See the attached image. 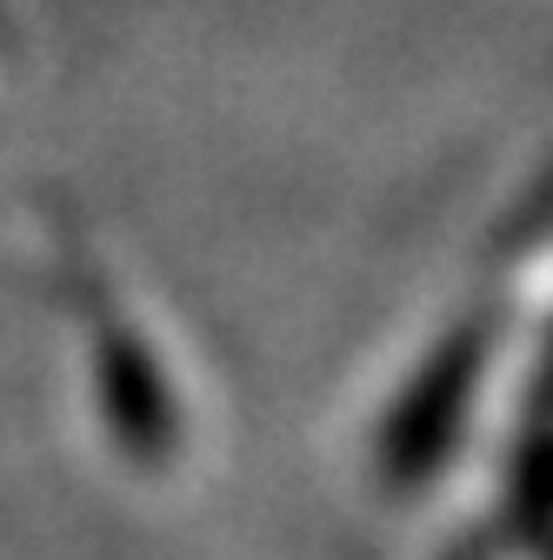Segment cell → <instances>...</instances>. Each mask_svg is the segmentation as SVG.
<instances>
[{
	"instance_id": "obj_2",
	"label": "cell",
	"mask_w": 553,
	"mask_h": 560,
	"mask_svg": "<svg viewBox=\"0 0 553 560\" xmlns=\"http://www.w3.org/2000/svg\"><path fill=\"white\" fill-rule=\"evenodd\" d=\"M101 394H107V420L120 447L161 460L167 441H174V413H167V387L148 361V347L133 334H107L101 340Z\"/></svg>"
},
{
	"instance_id": "obj_1",
	"label": "cell",
	"mask_w": 553,
	"mask_h": 560,
	"mask_svg": "<svg viewBox=\"0 0 553 560\" xmlns=\"http://www.w3.org/2000/svg\"><path fill=\"white\" fill-rule=\"evenodd\" d=\"M480 354H487V340L480 327H460L454 340L434 347V361L413 374L400 413L387 420V441H380V467L387 480L413 487L440 467V454L460 441V420H467V400L480 387Z\"/></svg>"
}]
</instances>
